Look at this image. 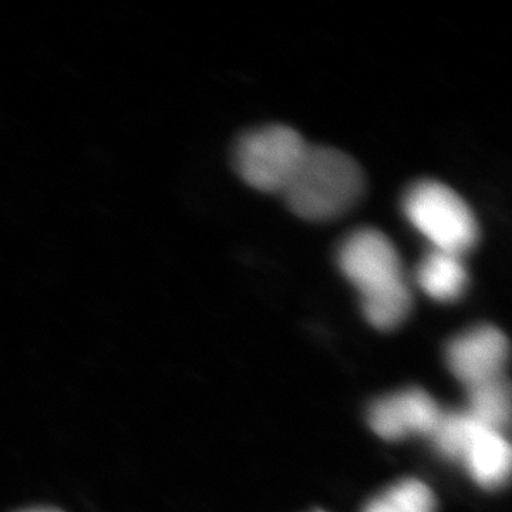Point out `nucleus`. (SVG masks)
I'll use <instances>...</instances> for the list:
<instances>
[{
    "label": "nucleus",
    "instance_id": "1",
    "mask_svg": "<svg viewBox=\"0 0 512 512\" xmlns=\"http://www.w3.org/2000/svg\"><path fill=\"white\" fill-rule=\"evenodd\" d=\"M340 269L356 286L367 320L377 329L396 328L409 315L412 292L399 252L383 232L360 228L338 251Z\"/></svg>",
    "mask_w": 512,
    "mask_h": 512
},
{
    "label": "nucleus",
    "instance_id": "2",
    "mask_svg": "<svg viewBox=\"0 0 512 512\" xmlns=\"http://www.w3.org/2000/svg\"><path fill=\"white\" fill-rule=\"evenodd\" d=\"M363 190L365 175L352 157L336 148L309 146L282 195L302 220L328 222L346 214Z\"/></svg>",
    "mask_w": 512,
    "mask_h": 512
},
{
    "label": "nucleus",
    "instance_id": "3",
    "mask_svg": "<svg viewBox=\"0 0 512 512\" xmlns=\"http://www.w3.org/2000/svg\"><path fill=\"white\" fill-rule=\"evenodd\" d=\"M403 211L431 248L464 256L476 245L478 224L473 211L456 191L439 181L413 184L404 195Z\"/></svg>",
    "mask_w": 512,
    "mask_h": 512
},
{
    "label": "nucleus",
    "instance_id": "4",
    "mask_svg": "<svg viewBox=\"0 0 512 512\" xmlns=\"http://www.w3.org/2000/svg\"><path fill=\"white\" fill-rule=\"evenodd\" d=\"M309 144L288 126L256 128L239 137L232 153L239 177L255 190L282 194L301 165Z\"/></svg>",
    "mask_w": 512,
    "mask_h": 512
},
{
    "label": "nucleus",
    "instance_id": "5",
    "mask_svg": "<svg viewBox=\"0 0 512 512\" xmlns=\"http://www.w3.org/2000/svg\"><path fill=\"white\" fill-rule=\"evenodd\" d=\"M507 357L508 340L493 326L468 330L447 349L448 367L467 389L503 377Z\"/></svg>",
    "mask_w": 512,
    "mask_h": 512
},
{
    "label": "nucleus",
    "instance_id": "6",
    "mask_svg": "<svg viewBox=\"0 0 512 512\" xmlns=\"http://www.w3.org/2000/svg\"><path fill=\"white\" fill-rule=\"evenodd\" d=\"M440 407L421 390L384 397L373 404L369 424L384 440H402L410 436L430 437L441 417Z\"/></svg>",
    "mask_w": 512,
    "mask_h": 512
},
{
    "label": "nucleus",
    "instance_id": "7",
    "mask_svg": "<svg viewBox=\"0 0 512 512\" xmlns=\"http://www.w3.org/2000/svg\"><path fill=\"white\" fill-rule=\"evenodd\" d=\"M416 281L434 301H457L468 284L463 255L431 248L417 266Z\"/></svg>",
    "mask_w": 512,
    "mask_h": 512
},
{
    "label": "nucleus",
    "instance_id": "8",
    "mask_svg": "<svg viewBox=\"0 0 512 512\" xmlns=\"http://www.w3.org/2000/svg\"><path fill=\"white\" fill-rule=\"evenodd\" d=\"M461 463L485 488H497L510 477L511 446L503 433L483 429L471 441Z\"/></svg>",
    "mask_w": 512,
    "mask_h": 512
},
{
    "label": "nucleus",
    "instance_id": "9",
    "mask_svg": "<svg viewBox=\"0 0 512 512\" xmlns=\"http://www.w3.org/2000/svg\"><path fill=\"white\" fill-rule=\"evenodd\" d=\"M468 390V416L484 429L503 433L511 414L510 387L503 377Z\"/></svg>",
    "mask_w": 512,
    "mask_h": 512
},
{
    "label": "nucleus",
    "instance_id": "10",
    "mask_svg": "<svg viewBox=\"0 0 512 512\" xmlns=\"http://www.w3.org/2000/svg\"><path fill=\"white\" fill-rule=\"evenodd\" d=\"M483 429L484 427L471 419L467 412H443L430 439L443 456L461 461L471 441L477 436L478 431Z\"/></svg>",
    "mask_w": 512,
    "mask_h": 512
},
{
    "label": "nucleus",
    "instance_id": "11",
    "mask_svg": "<svg viewBox=\"0 0 512 512\" xmlns=\"http://www.w3.org/2000/svg\"><path fill=\"white\" fill-rule=\"evenodd\" d=\"M436 501L426 484L406 480L367 505L365 512H434Z\"/></svg>",
    "mask_w": 512,
    "mask_h": 512
},
{
    "label": "nucleus",
    "instance_id": "12",
    "mask_svg": "<svg viewBox=\"0 0 512 512\" xmlns=\"http://www.w3.org/2000/svg\"><path fill=\"white\" fill-rule=\"evenodd\" d=\"M18 512H63L62 510H59V508L55 507H33V508H26V510L18 511Z\"/></svg>",
    "mask_w": 512,
    "mask_h": 512
}]
</instances>
